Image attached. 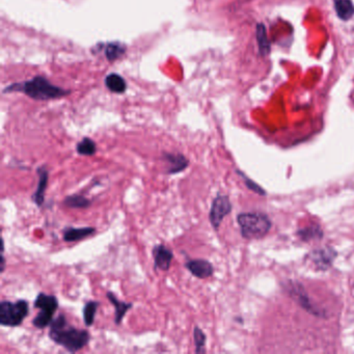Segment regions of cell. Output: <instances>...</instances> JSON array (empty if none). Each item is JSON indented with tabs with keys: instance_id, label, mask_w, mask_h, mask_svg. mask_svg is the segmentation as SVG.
I'll list each match as a JSON object with an SVG mask.
<instances>
[{
	"instance_id": "cell-1",
	"label": "cell",
	"mask_w": 354,
	"mask_h": 354,
	"mask_svg": "<svg viewBox=\"0 0 354 354\" xmlns=\"http://www.w3.org/2000/svg\"><path fill=\"white\" fill-rule=\"evenodd\" d=\"M48 335L51 341L71 353L84 349L92 339L90 331L70 324L64 314H59L53 319L49 326Z\"/></svg>"
},
{
	"instance_id": "cell-2",
	"label": "cell",
	"mask_w": 354,
	"mask_h": 354,
	"mask_svg": "<svg viewBox=\"0 0 354 354\" xmlns=\"http://www.w3.org/2000/svg\"><path fill=\"white\" fill-rule=\"evenodd\" d=\"M3 93H22L36 101L55 100L69 94V91L55 86L44 76H36L32 80L8 86Z\"/></svg>"
},
{
	"instance_id": "cell-3",
	"label": "cell",
	"mask_w": 354,
	"mask_h": 354,
	"mask_svg": "<svg viewBox=\"0 0 354 354\" xmlns=\"http://www.w3.org/2000/svg\"><path fill=\"white\" fill-rule=\"evenodd\" d=\"M237 223L244 239H262L270 232V218L264 213L243 212L238 214Z\"/></svg>"
},
{
	"instance_id": "cell-4",
	"label": "cell",
	"mask_w": 354,
	"mask_h": 354,
	"mask_svg": "<svg viewBox=\"0 0 354 354\" xmlns=\"http://www.w3.org/2000/svg\"><path fill=\"white\" fill-rule=\"evenodd\" d=\"M30 315V304L28 300L16 301L3 300L0 302V325L6 327H18Z\"/></svg>"
},
{
	"instance_id": "cell-5",
	"label": "cell",
	"mask_w": 354,
	"mask_h": 354,
	"mask_svg": "<svg viewBox=\"0 0 354 354\" xmlns=\"http://www.w3.org/2000/svg\"><path fill=\"white\" fill-rule=\"evenodd\" d=\"M59 306V302L57 296L44 292L39 293L35 300L34 308H39L40 312L32 319V325L38 329H45L50 326Z\"/></svg>"
},
{
	"instance_id": "cell-6",
	"label": "cell",
	"mask_w": 354,
	"mask_h": 354,
	"mask_svg": "<svg viewBox=\"0 0 354 354\" xmlns=\"http://www.w3.org/2000/svg\"><path fill=\"white\" fill-rule=\"evenodd\" d=\"M232 209H233V205L229 196L225 194H218L213 198L210 211H209V221L214 231H218L223 219L232 212Z\"/></svg>"
},
{
	"instance_id": "cell-7",
	"label": "cell",
	"mask_w": 354,
	"mask_h": 354,
	"mask_svg": "<svg viewBox=\"0 0 354 354\" xmlns=\"http://www.w3.org/2000/svg\"><path fill=\"white\" fill-rule=\"evenodd\" d=\"M161 159L167 165L165 173L169 176L183 173L190 165L189 159L181 153L162 152Z\"/></svg>"
},
{
	"instance_id": "cell-8",
	"label": "cell",
	"mask_w": 354,
	"mask_h": 354,
	"mask_svg": "<svg viewBox=\"0 0 354 354\" xmlns=\"http://www.w3.org/2000/svg\"><path fill=\"white\" fill-rule=\"evenodd\" d=\"M185 268L196 279H207L214 274V266L205 259H190L184 264Z\"/></svg>"
},
{
	"instance_id": "cell-9",
	"label": "cell",
	"mask_w": 354,
	"mask_h": 354,
	"mask_svg": "<svg viewBox=\"0 0 354 354\" xmlns=\"http://www.w3.org/2000/svg\"><path fill=\"white\" fill-rule=\"evenodd\" d=\"M152 256L154 259L155 270L167 272L174 260V252L165 244L159 243L153 248Z\"/></svg>"
},
{
	"instance_id": "cell-10",
	"label": "cell",
	"mask_w": 354,
	"mask_h": 354,
	"mask_svg": "<svg viewBox=\"0 0 354 354\" xmlns=\"http://www.w3.org/2000/svg\"><path fill=\"white\" fill-rule=\"evenodd\" d=\"M337 256V252L333 248H324L313 250L308 254V258L310 259L315 268L318 270H327L333 265V260Z\"/></svg>"
},
{
	"instance_id": "cell-11",
	"label": "cell",
	"mask_w": 354,
	"mask_h": 354,
	"mask_svg": "<svg viewBox=\"0 0 354 354\" xmlns=\"http://www.w3.org/2000/svg\"><path fill=\"white\" fill-rule=\"evenodd\" d=\"M37 174H38L39 177L38 186L32 194V201L38 208H42L45 203V194H46L47 187H48L49 171L45 165H42V167H39L37 169Z\"/></svg>"
},
{
	"instance_id": "cell-12",
	"label": "cell",
	"mask_w": 354,
	"mask_h": 354,
	"mask_svg": "<svg viewBox=\"0 0 354 354\" xmlns=\"http://www.w3.org/2000/svg\"><path fill=\"white\" fill-rule=\"evenodd\" d=\"M106 297L111 301V304H113V308H115V320H113L115 321V324L121 325L127 313L133 308V304L132 302L122 301L111 291L106 292Z\"/></svg>"
},
{
	"instance_id": "cell-13",
	"label": "cell",
	"mask_w": 354,
	"mask_h": 354,
	"mask_svg": "<svg viewBox=\"0 0 354 354\" xmlns=\"http://www.w3.org/2000/svg\"><path fill=\"white\" fill-rule=\"evenodd\" d=\"M62 233H63L64 241L71 243V242L80 241V240L86 239V238L90 237V236L94 235L96 233V227H67L62 231Z\"/></svg>"
},
{
	"instance_id": "cell-14",
	"label": "cell",
	"mask_w": 354,
	"mask_h": 354,
	"mask_svg": "<svg viewBox=\"0 0 354 354\" xmlns=\"http://www.w3.org/2000/svg\"><path fill=\"white\" fill-rule=\"evenodd\" d=\"M290 288V295L291 297L294 298V300L298 302L304 310H308L310 314L317 315V316H320L319 314V310H317L315 306H313V304H310V300L308 299V295H306L304 290L302 289L301 286L298 285L297 283H292L291 287Z\"/></svg>"
},
{
	"instance_id": "cell-15",
	"label": "cell",
	"mask_w": 354,
	"mask_h": 354,
	"mask_svg": "<svg viewBox=\"0 0 354 354\" xmlns=\"http://www.w3.org/2000/svg\"><path fill=\"white\" fill-rule=\"evenodd\" d=\"M99 50L102 51L104 53L105 57L107 61L115 62L117 59H121L127 50V47L124 43L121 42H109L106 44H98L97 45Z\"/></svg>"
},
{
	"instance_id": "cell-16",
	"label": "cell",
	"mask_w": 354,
	"mask_h": 354,
	"mask_svg": "<svg viewBox=\"0 0 354 354\" xmlns=\"http://www.w3.org/2000/svg\"><path fill=\"white\" fill-rule=\"evenodd\" d=\"M105 86L115 94H123L127 90V82L120 74L111 73L105 77Z\"/></svg>"
},
{
	"instance_id": "cell-17",
	"label": "cell",
	"mask_w": 354,
	"mask_h": 354,
	"mask_svg": "<svg viewBox=\"0 0 354 354\" xmlns=\"http://www.w3.org/2000/svg\"><path fill=\"white\" fill-rule=\"evenodd\" d=\"M335 13L344 21H348L354 16V5L351 0H335Z\"/></svg>"
},
{
	"instance_id": "cell-18",
	"label": "cell",
	"mask_w": 354,
	"mask_h": 354,
	"mask_svg": "<svg viewBox=\"0 0 354 354\" xmlns=\"http://www.w3.org/2000/svg\"><path fill=\"white\" fill-rule=\"evenodd\" d=\"M93 201L82 194H70L63 200V205L68 208L86 209L92 206Z\"/></svg>"
},
{
	"instance_id": "cell-19",
	"label": "cell",
	"mask_w": 354,
	"mask_h": 354,
	"mask_svg": "<svg viewBox=\"0 0 354 354\" xmlns=\"http://www.w3.org/2000/svg\"><path fill=\"white\" fill-rule=\"evenodd\" d=\"M99 306H100V302L97 300H90L84 304V310H82V318H84V325L86 327L94 325Z\"/></svg>"
},
{
	"instance_id": "cell-20",
	"label": "cell",
	"mask_w": 354,
	"mask_h": 354,
	"mask_svg": "<svg viewBox=\"0 0 354 354\" xmlns=\"http://www.w3.org/2000/svg\"><path fill=\"white\" fill-rule=\"evenodd\" d=\"M257 41H258L259 50L262 57H266L270 53V42L267 37L266 28L264 24H259L257 26Z\"/></svg>"
},
{
	"instance_id": "cell-21",
	"label": "cell",
	"mask_w": 354,
	"mask_h": 354,
	"mask_svg": "<svg viewBox=\"0 0 354 354\" xmlns=\"http://www.w3.org/2000/svg\"><path fill=\"white\" fill-rule=\"evenodd\" d=\"M298 237L302 241H312V240H319L323 237V230L319 225H310L308 227L300 229L297 232Z\"/></svg>"
},
{
	"instance_id": "cell-22",
	"label": "cell",
	"mask_w": 354,
	"mask_h": 354,
	"mask_svg": "<svg viewBox=\"0 0 354 354\" xmlns=\"http://www.w3.org/2000/svg\"><path fill=\"white\" fill-rule=\"evenodd\" d=\"M76 152L82 156H94L97 153V145L90 138H84L76 145Z\"/></svg>"
},
{
	"instance_id": "cell-23",
	"label": "cell",
	"mask_w": 354,
	"mask_h": 354,
	"mask_svg": "<svg viewBox=\"0 0 354 354\" xmlns=\"http://www.w3.org/2000/svg\"><path fill=\"white\" fill-rule=\"evenodd\" d=\"M194 342L196 345V353H205L206 350L207 335L203 331V329L198 326H194Z\"/></svg>"
},
{
	"instance_id": "cell-24",
	"label": "cell",
	"mask_w": 354,
	"mask_h": 354,
	"mask_svg": "<svg viewBox=\"0 0 354 354\" xmlns=\"http://www.w3.org/2000/svg\"><path fill=\"white\" fill-rule=\"evenodd\" d=\"M236 173H237L238 175L244 180V183H245L246 187H248V189L252 190V192H254V194H259V196H266V192H265L261 186H259L256 182L252 181V180H250L248 176L244 175L241 171L237 169Z\"/></svg>"
},
{
	"instance_id": "cell-25",
	"label": "cell",
	"mask_w": 354,
	"mask_h": 354,
	"mask_svg": "<svg viewBox=\"0 0 354 354\" xmlns=\"http://www.w3.org/2000/svg\"><path fill=\"white\" fill-rule=\"evenodd\" d=\"M6 269V257L5 254L3 252V256H1V269H0V271H1V273L5 272Z\"/></svg>"
}]
</instances>
